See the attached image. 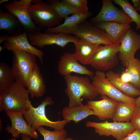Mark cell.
<instances>
[{"label":"cell","mask_w":140,"mask_h":140,"mask_svg":"<svg viewBox=\"0 0 140 140\" xmlns=\"http://www.w3.org/2000/svg\"><path fill=\"white\" fill-rule=\"evenodd\" d=\"M64 78L67 86L65 91L69 98L68 107L83 105V99L92 100L99 94L87 77L70 74Z\"/></svg>","instance_id":"obj_1"},{"label":"cell","mask_w":140,"mask_h":140,"mask_svg":"<svg viewBox=\"0 0 140 140\" xmlns=\"http://www.w3.org/2000/svg\"><path fill=\"white\" fill-rule=\"evenodd\" d=\"M54 104V101L50 96H46L36 107H33L29 100L27 109L23 113L27 123L36 130L39 127L43 126L50 127L55 130H64L65 126L70 121L65 119L52 121L48 119L46 115V107Z\"/></svg>","instance_id":"obj_2"},{"label":"cell","mask_w":140,"mask_h":140,"mask_svg":"<svg viewBox=\"0 0 140 140\" xmlns=\"http://www.w3.org/2000/svg\"><path fill=\"white\" fill-rule=\"evenodd\" d=\"M29 94L27 89L16 81L5 93L0 95V111L23 113L28 106Z\"/></svg>","instance_id":"obj_3"},{"label":"cell","mask_w":140,"mask_h":140,"mask_svg":"<svg viewBox=\"0 0 140 140\" xmlns=\"http://www.w3.org/2000/svg\"><path fill=\"white\" fill-rule=\"evenodd\" d=\"M29 11L32 20L41 30L57 26L62 20L46 1L32 0Z\"/></svg>","instance_id":"obj_4"},{"label":"cell","mask_w":140,"mask_h":140,"mask_svg":"<svg viewBox=\"0 0 140 140\" xmlns=\"http://www.w3.org/2000/svg\"><path fill=\"white\" fill-rule=\"evenodd\" d=\"M13 54L12 69L16 81L27 87L28 82L37 57L27 51L15 50Z\"/></svg>","instance_id":"obj_5"},{"label":"cell","mask_w":140,"mask_h":140,"mask_svg":"<svg viewBox=\"0 0 140 140\" xmlns=\"http://www.w3.org/2000/svg\"><path fill=\"white\" fill-rule=\"evenodd\" d=\"M85 125L87 127L94 128L100 136H112L116 140H123L136 129L130 122H110L107 120L100 122L87 121Z\"/></svg>","instance_id":"obj_6"},{"label":"cell","mask_w":140,"mask_h":140,"mask_svg":"<svg viewBox=\"0 0 140 140\" xmlns=\"http://www.w3.org/2000/svg\"><path fill=\"white\" fill-rule=\"evenodd\" d=\"M120 45V44L101 45L92 57L90 65L96 71L111 70L118 64Z\"/></svg>","instance_id":"obj_7"},{"label":"cell","mask_w":140,"mask_h":140,"mask_svg":"<svg viewBox=\"0 0 140 140\" xmlns=\"http://www.w3.org/2000/svg\"><path fill=\"white\" fill-rule=\"evenodd\" d=\"M92 80V84L101 95H106L117 102H123L136 106L135 99L125 95L118 89L107 78L104 72L96 71Z\"/></svg>","instance_id":"obj_8"},{"label":"cell","mask_w":140,"mask_h":140,"mask_svg":"<svg viewBox=\"0 0 140 140\" xmlns=\"http://www.w3.org/2000/svg\"><path fill=\"white\" fill-rule=\"evenodd\" d=\"M31 1L32 0H14L4 4L5 9L18 18L25 31L28 33L41 30L33 22L29 12Z\"/></svg>","instance_id":"obj_9"},{"label":"cell","mask_w":140,"mask_h":140,"mask_svg":"<svg viewBox=\"0 0 140 140\" xmlns=\"http://www.w3.org/2000/svg\"><path fill=\"white\" fill-rule=\"evenodd\" d=\"M28 37L32 45L42 48L47 45H56L64 47L68 43H73L79 38L69 34L62 33H46L38 31L28 33Z\"/></svg>","instance_id":"obj_10"},{"label":"cell","mask_w":140,"mask_h":140,"mask_svg":"<svg viewBox=\"0 0 140 140\" xmlns=\"http://www.w3.org/2000/svg\"><path fill=\"white\" fill-rule=\"evenodd\" d=\"M113 0H102L101 9L98 14L91 19L90 22L95 25L105 22H114L130 24L132 21L124 11L117 8Z\"/></svg>","instance_id":"obj_11"},{"label":"cell","mask_w":140,"mask_h":140,"mask_svg":"<svg viewBox=\"0 0 140 140\" xmlns=\"http://www.w3.org/2000/svg\"><path fill=\"white\" fill-rule=\"evenodd\" d=\"M73 34L78 38L95 45L113 44L104 31L93 25L86 20L80 24Z\"/></svg>","instance_id":"obj_12"},{"label":"cell","mask_w":140,"mask_h":140,"mask_svg":"<svg viewBox=\"0 0 140 140\" xmlns=\"http://www.w3.org/2000/svg\"><path fill=\"white\" fill-rule=\"evenodd\" d=\"M140 49V34L131 28L123 36L120 44L118 55L119 59L127 67L129 62L135 57L136 52Z\"/></svg>","instance_id":"obj_13"},{"label":"cell","mask_w":140,"mask_h":140,"mask_svg":"<svg viewBox=\"0 0 140 140\" xmlns=\"http://www.w3.org/2000/svg\"><path fill=\"white\" fill-rule=\"evenodd\" d=\"M11 121V125H8L5 130L12 135V138H18L20 135L29 136L35 139L38 138L39 135L36 130L29 125L23 116V113L19 112H5Z\"/></svg>","instance_id":"obj_14"},{"label":"cell","mask_w":140,"mask_h":140,"mask_svg":"<svg viewBox=\"0 0 140 140\" xmlns=\"http://www.w3.org/2000/svg\"><path fill=\"white\" fill-rule=\"evenodd\" d=\"M27 34L25 31L16 36H9L7 34L5 40L3 42V46L8 51L18 50L33 53L37 56L43 64V52L36 48L29 43Z\"/></svg>","instance_id":"obj_15"},{"label":"cell","mask_w":140,"mask_h":140,"mask_svg":"<svg viewBox=\"0 0 140 140\" xmlns=\"http://www.w3.org/2000/svg\"><path fill=\"white\" fill-rule=\"evenodd\" d=\"M58 70L64 76L75 73L87 75L92 79L94 75L93 72L80 64L73 54L68 52L65 53L61 57L58 62Z\"/></svg>","instance_id":"obj_16"},{"label":"cell","mask_w":140,"mask_h":140,"mask_svg":"<svg viewBox=\"0 0 140 140\" xmlns=\"http://www.w3.org/2000/svg\"><path fill=\"white\" fill-rule=\"evenodd\" d=\"M101 98L102 99L100 100L88 101L87 104L100 120L112 119L117 101L104 95H101Z\"/></svg>","instance_id":"obj_17"},{"label":"cell","mask_w":140,"mask_h":140,"mask_svg":"<svg viewBox=\"0 0 140 140\" xmlns=\"http://www.w3.org/2000/svg\"><path fill=\"white\" fill-rule=\"evenodd\" d=\"M92 13L81 12L72 15L65 19L64 22L54 27L44 29L46 33H62L73 34L76 30L81 22L90 16Z\"/></svg>","instance_id":"obj_18"},{"label":"cell","mask_w":140,"mask_h":140,"mask_svg":"<svg viewBox=\"0 0 140 140\" xmlns=\"http://www.w3.org/2000/svg\"><path fill=\"white\" fill-rule=\"evenodd\" d=\"M95 26L104 31L113 44H120L125 33L131 27L130 24L114 22H101Z\"/></svg>","instance_id":"obj_19"},{"label":"cell","mask_w":140,"mask_h":140,"mask_svg":"<svg viewBox=\"0 0 140 140\" xmlns=\"http://www.w3.org/2000/svg\"><path fill=\"white\" fill-rule=\"evenodd\" d=\"M74 44L75 51L73 56L78 61L85 65H90L92 57L101 46L79 38Z\"/></svg>","instance_id":"obj_20"},{"label":"cell","mask_w":140,"mask_h":140,"mask_svg":"<svg viewBox=\"0 0 140 140\" xmlns=\"http://www.w3.org/2000/svg\"><path fill=\"white\" fill-rule=\"evenodd\" d=\"M0 30L6 31L9 36H16L25 31L18 18L10 12H3L0 8Z\"/></svg>","instance_id":"obj_21"},{"label":"cell","mask_w":140,"mask_h":140,"mask_svg":"<svg viewBox=\"0 0 140 140\" xmlns=\"http://www.w3.org/2000/svg\"><path fill=\"white\" fill-rule=\"evenodd\" d=\"M27 88L32 99L41 97L45 93L46 86L37 63L33 66L28 82Z\"/></svg>","instance_id":"obj_22"},{"label":"cell","mask_w":140,"mask_h":140,"mask_svg":"<svg viewBox=\"0 0 140 140\" xmlns=\"http://www.w3.org/2000/svg\"><path fill=\"white\" fill-rule=\"evenodd\" d=\"M107 78L119 90L125 95L132 97L140 95V90L135 88L130 83L122 81L120 78V74L112 70L106 73Z\"/></svg>","instance_id":"obj_23"},{"label":"cell","mask_w":140,"mask_h":140,"mask_svg":"<svg viewBox=\"0 0 140 140\" xmlns=\"http://www.w3.org/2000/svg\"><path fill=\"white\" fill-rule=\"evenodd\" d=\"M64 119L78 123L90 115H94L93 110L88 105H83L72 107L68 106L64 107L62 112Z\"/></svg>","instance_id":"obj_24"},{"label":"cell","mask_w":140,"mask_h":140,"mask_svg":"<svg viewBox=\"0 0 140 140\" xmlns=\"http://www.w3.org/2000/svg\"><path fill=\"white\" fill-rule=\"evenodd\" d=\"M16 80L12 68L6 63L0 64V95L5 93Z\"/></svg>","instance_id":"obj_25"},{"label":"cell","mask_w":140,"mask_h":140,"mask_svg":"<svg viewBox=\"0 0 140 140\" xmlns=\"http://www.w3.org/2000/svg\"><path fill=\"white\" fill-rule=\"evenodd\" d=\"M136 107L124 102L118 101L112 118L113 122H129L133 115Z\"/></svg>","instance_id":"obj_26"},{"label":"cell","mask_w":140,"mask_h":140,"mask_svg":"<svg viewBox=\"0 0 140 140\" xmlns=\"http://www.w3.org/2000/svg\"><path fill=\"white\" fill-rule=\"evenodd\" d=\"M46 1L62 19H65L69 15H73L81 12L71 6L64 0H47Z\"/></svg>","instance_id":"obj_27"},{"label":"cell","mask_w":140,"mask_h":140,"mask_svg":"<svg viewBox=\"0 0 140 140\" xmlns=\"http://www.w3.org/2000/svg\"><path fill=\"white\" fill-rule=\"evenodd\" d=\"M126 69L131 77L130 83L136 88L140 89V60L135 57L129 62Z\"/></svg>","instance_id":"obj_28"},{"label":"cell","mask_w":140,"mask_h":140,"mask_svg":"<svg viewBox=\"0 0 140 140\" xmlns=\"http://www.w3.org/2000/svg\"><path fill=\"white\" fill-rule=\"evenodd\" d=\"M116 4L120 6L122 10L136 25V30L140 29V15L135 8L127 0H113Z\"/></svg>","instance_id":"obj_29"},{"label":"cell","mask_w":140,"mask_h":140,"mask_svg":"<svg viewBox=\"0 0 140 140\" xmlns=\"http://www.w3.org/2000/svg\"><path fill=\"white\" fill-rule=\"evenodd\" d=\"M37 130L43 136L44 140H63L67 136L66 131L64 129L62 131L54 130L50 131L41 126Z\"/></svg>","instance_id":"obj_30"},{"label":"cell","mask_w":140,"mask_h":140,"mask_svg":"<svg viewBox=\"0 0 140 140\" xmlns=\"http://www.w3.org/2000/svg\"><path fill=\"white\" fill-rule=\"evenodd\" d=\"M74 8L81 12L87 13L89 11L87 0H64Z\"/></svg>","instance_id":"obj_31"},{"label":"cell","mask_w":140,"mask_h":140,"mask_svg":"<svg viewBox=\"0 0 140 140\" xmlns=\"http://www.w3.org/2000/svg\"><path fill=\"white\" fill-rule=\"evenodd\" d=\"M130 121L136 129L140 130V107L136 106Z\"/></svg>","instance_id":"obj_32"},{"label":"cell","mask_w":140,"mask_h":140,"mask_svg":"<svg viewBox=\"0 0 140 140\" xmlns=\"http://www.w3.org/2000/svg\"><path fill=\"white\" fill-rule=\"evenodd\" d=\"M123 140H140V130L136 129Z\"/></svg>","instance_id":"obj_33"},{"label":"cell","mask_w":140,"mask_h":140,"mask_svg":"<svg viewBox=\"0 0 140 140\" xmlns=\"http://www.w3.org/2000/svg\"><path fill=\"white\" fill-rule=\"evenodd\" d=\"M120 77L121 80L123 82L126 83H130V76L126 69L122 72L120 75Z\"/></svg>","instance_id":"obj_34"},{"label":"cell","mask_w":140,"mask_h":140,"mask_svg":"<svg viewBox=\"0 0 140 140\" xmlns=\"http://www.w3.org/2000/svg\"><path fill=\"white\" fill-rule=\"evenodd\" d=\"M134 6L137 11H140V0H132Z\"/></svg>","instance_id":"obj_35"},{"label":"cell","mask_w":140,"mask_h":140,"mask_svg":"<svg viewBox=\"0 0 140 140\" xmlns=\"http://www.w3.org/2000/svg\"><path fill=\"white\" fill-rule=\"evenodd\" d=\"M20 136L21 137L22 140H31V137L29 135L21 134Z\"/></svg>","instance_id":"obj_36"},{"label":"cell","mask_w":140,"mask_h":140,"mask_svg":"<svg viewBox=\"0 0 140 140\" xmlns=\"http://www.w3.org/2000/svg\"><path fill=\"white\" fill-rule=\"evenodd\" d=\"M135 102L136 106L140 107V95L138 97L135 99Z\"/></svg>","instance_id":"obj_37"},{"label":"cell","mask_w":140,"mask_h":140,"mask_svg":"<svg viewBox=\"0 0 140 140\" xmlns=\"http://www.w3.org/2000/svg\"><path fill=\"white\" fill-rule=\"evenodd\" d=\"M7 34H1L0 36V44L2 42H4L6 39V38Z\"/></svg>","instance_id":"obj_38"},{"label":"cell","mask_w":140,"mask_h":140,"mask_svg":"<svg viewBox=\"0 0 140 140\" xmlns=\"http://www.w3.org/2000/svg\"><path fill=\"white\" fill-rule=\"evenodd\" d=\"M8 0H0V4H1L3 2H8Z\"/></svg>","instance_id":"obj_39"},{"label":"cell","mask_w":140,"mask_h":140,"mask_svg":"<svg viewBox=\"0 0 140 140\" xmlns=\"http://www.w3.org/2000/svg\"><path fill=\"white\" fill-rule=\"evenodd\" d=\"M63 140H74L71 137H67Z\"/></svg>","instance_id":"obj_40"},{"label":"cell","mask_w":140,"mask_h":140,"mask_svg":"<svg viewBox=\"0 0 140 140\" xmlns=\"http://www.w3.org/2000/svg\"><path fill=\"white\" fill-rule=\"evenodd\" d=\"M5 49L4 47L3 46H0V52H1L2 50Z\"/></svg>","instance_id":"obj_41"},{"label":"cell","mask_w":140,"mask_h":140,"mask_svg":"<svg viewBox=\"0 0 140 140\" xmlns=\"http://www.w3.org/2000/svg\"><path fill=\"white\" fill-rule=\"evenodd\" d=\"M16 138H17L16 137H14L13 138H12L11 139H9V140H17Z\"/></svg>","instance_id":"obj_42"}]
</instances>
